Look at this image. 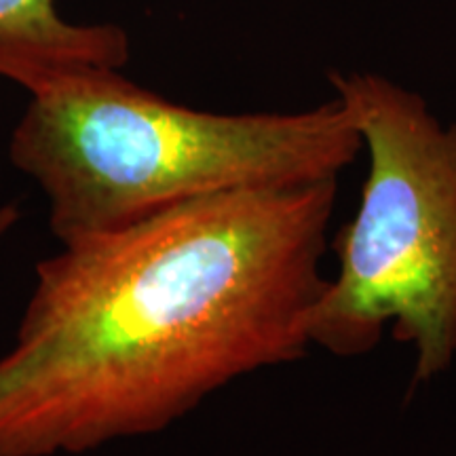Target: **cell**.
I'll list each match as a JSON object with an SVG mask.
<instances>
[{"label": "cell", "instance_id": "4", "mask_svg": "<svg viewBox=\"0 0 456 456\" xmlns=\"http://www.w3.org/2000/svg\"><path fill=\"white\" fill-rule=\"evenodd\" d=\"M127 32L114 24H77L55 0H0V77L28 94L95 68L123 70Z\"/></svg>", "mask_w": 456, "mask_h": 456}, {"label": "cell", "instance_id": "3", "mask_svg": "<svg viewBox=\"0 0 456 456\" xmlns=\"http://www.w3.org/2000/svg\"><path fill=\"white\" fill-rule=\"evenodd\" d=\"M368 152L353 220L332 243L338 273L311 319V345L359 357L387 330L414 349L412 385L456 357V121L374 72H330Z\"/></svg>", "mask_w": 456, "mask_h": 456}, {"label": "cell", "instance_id": "5", "mask_svg": "<svg viewBox=\"0 0 456 456\" xmlns=\"http://www.w3.org/2000/svg\"><path fill=\"white\" fill-rule=\"evenodd\" d=\"M17 220H20V209H17V205H0V239L7 235L11 228L17 224Z\"/></svg>", "mask_w": 456, "mask_h": 456}, {"label": "cell", "instance_id": "2", "mask_svg": "<svg viewBox=\"0 0 456 456\" xmlns=\"http://www.w3.org/2000/svg\"><path fill=\"white\" fill-rule=\"evenodd\" d=\"M362 152L338 98L300 112L220 114L165 100L114 68L34 91L9 142L61 245L218 192L338 178Z\"/></svg>", "mask_w": 456, "mask_h": 456}, {"label": "cell", "instance_id": "1", "mask_svg": "<svg viewBox=\"0 0 456 456\" xmlns=\"http://www.w3.org/2000/svg\"><path fill=\"white\" fill-rule=\"evenodd\" d=\"M338 178L228 191L61 245L0 355V456L152 436L311 351Z\"/></svg>", "mask_w": 456, "mask_h": 456}]
</instances>
